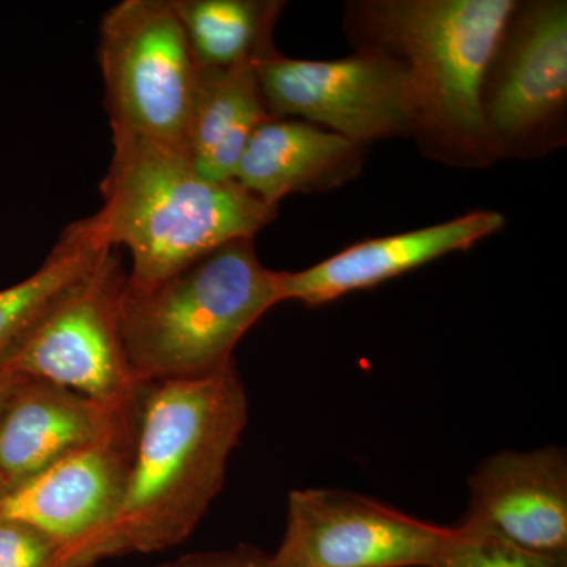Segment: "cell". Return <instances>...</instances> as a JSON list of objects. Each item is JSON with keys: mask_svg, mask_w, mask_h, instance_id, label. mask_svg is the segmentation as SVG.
<instances>
[{"mask_svg": "<svg viewBox=\"0 0 567 567\" xmlns=\"http://www.w3.org/2000/svg\"><path fill=\"white\" fill-rule=\"evenodd\" d=\"M248 416L235 363L203 379L141 386L136 450L114 527L117 557L156 554L192 536L223 491Z\"/></svg>", "mask_w": 567, "mask_h": 567, "instance_id": "1", "label": "cell"}, {"mask_svg": "<svg viewBox=\"0 0 567 567\" xmlns=\"http://www.w3.org/2000/svg\"><path fill=\"white\" fill-rule=\"evenodd\" d=\"M516 0H353L344 31L357 48L399 59L416 96L415 140L425 158L487 169L480 92Z\"/></svg>", "mask_w": 567, "mask_h": 567, "instance_id": "2", "label": "cell"}, {"mask_svg": "<svg viewBox=\"0 0 567 567\" xmlns=\"http://www.w3.org/2000/svg\"><path fill=\"white\" fill-rule=\"evenodd\" d=\"M103 205L93 213L112 248L125 246L126 282L144 286L238 238H256L278 208L235 181L204 177L185 148L112 137Z\"/></svg>", "mask_w": 567, "mask_h": 567, "instance_id": "3", "label": "cell"}, {"mask_svg": "<svg viewBox=\"0 0 567 567\" xmlns=\"http://www.w3.org/2000/svg\"><path fill=\"white\" fill-rule=\"evenodd\" d=\"M279 303L281 271L260 262L254 238L218 246L158 281H125L118 328L130 371L140 385L218 374Z\"/></svg>", "mask_w": 567, "mask_h": 567, "instance_id": "4", "label": "cell"}, {"mask_svg": "<svg viewBox=\"0 0 567 567\" xmlns=\"http://www.w3.org/2000/svg\"><path fill=\"white\" fill-rule=\"evenodd\" d=\"M112 137L186 148L199 66L173 0H122L100 24Z\"/></svg>", "mask_w": 567, "mask_h": 567, "instance_id": "5", "label": "cell"}, {"mask_svg": "<svg viewBox=\"0 0 567 567\" xmlns=\"http://www.w3.org/2000/svg\"><path fill=\"white\" fill-rule=\"evenodd\" d=\"M480 107L494 163L565 147L566 0H516L484 71Z\"/></svg>", "mask_w": 567, "mask_h": 567, "instance_id": "6", "label": "cell"}, {"mask_svg": "<svg viewBox=\"0 0 567 567\" xmlns=\"http://www.w3.org/2000/svg\"><path fill=\"white\" fill-rule=\"evenodd\" d=\"M140 393L103 435L11 488L0 503V516L51 537L66 567H93L117 557L114 527L136 450Z\"/></svg>", "mask_w": 567, "mask_h": 567, "instance_id": "7", "label": "cell"}, {"mask_svg": "<svg viewBox=\"0 0 567 567\" xmlns=\"http://www.w3.org/2000/svg\"><path fill=\"white\" fill-rule=\"evenodd\" d=\"M254 66L271 117L315 123L368 147L415 136V89L394 55L357 48L334 61H305L278 52Z\"/></svg>", "mask_w": 567, "mask_h": 567, "instance_id": "8", "label": "cell"}, {"mask_svg": "<svg viewBox=\"0 0 567 567\" xmlns=\"http://www.w3.org/2000/svg\"><path fill=\"white\" fill-rule=\"evenodd\" d=\"M126 274L112 248L59 298L2 361L9 374L70 388L103 404L140 393L123 350L118 306Z\"/></svg>", "mask_w": 567, "mask_h": 567, "instance_id": "9", "label": "cell"}, {"mask_svg": "<svg viewBox=\"0 0 567 567\" xmlns=\"http://www.w3.org/2000/svg\"><path fill=\"white\" fill-rule=\"evenodd\" d=\"M450 532L371 496L297 488L271 558L278 567H432Z\"/></svg>", "mask_w": 567, "mask_h": 567, "instance_id": "10", "label": "cell"}, {"mask_svg": "<svg viewBox=\"0 0 567 567\" xmlns=\"http://www.w3.org/2000/svg\"><path fill=\"white\" fill-rule=\"evenodd\" d=\"M470 506L458 524L567 563V453L555 445L506 450L468 480Z\"/></svg>", "mask_w": 567, "mask_h": 567, "instance_id": "11", "label": "cell"}, {"mask_svg": "<svg viewBox=\"0 0 567 567\" xmlns=\"http://www.w3.org/2000/svg\"><path fill=\"white\" fill-rule=\"evenodd\" d=\"M505 224L499 212L475 210L434 226L358 241L306 270L281 271L282 301L319 308L374 289L447 254L468 251Z\"/></svg>", "mask_w": 567, "mask_h": 567, "instance_id": "12", "label": "cell"}, {"mask_svg": "<svg viewBox=\"0 0 567 567\" xmlns=\"http://www.w3.org/2000/svg\"><path fill=\"white\" fill-rule=\"evenodd\" d=\"M134 398L103 404L55 383L11 377L0 398V475L10 491L99 439Z\"/></svg>", "mask_w": 567, "mask_h": 567, "instance_id": "13", "label": "cell"}, {"mask_svg": "<svg viewBox=\"0 0 567 567\" xmlns=\"http://www.w3.org/2000/svg\"><path fill=\"white\" fill-rule=\"evenodd\" d=\"M368 145L298 118L270 117L257 126L234 181L279 207L292 194L328 193L354 181Z\"/></svg>", "mask_w": 567, "mask_h": 567, "instance_id": "14", "label": "cell"}, {"mask_svg": "<svg viewBox=\"0 0 567 567\" xmlns=\"http://www.w3.org/2000/svg\"><path fill=\"white\" fill-rule=\"evenodd\" d=\"M270 117L251 63L199 69L186 140L189 158L204 177L234 181L252 133Z\"/></svg>", "mask_w": 567, "mask_h": 567, "instance_id": "15", "label": "cell"}, {"mask_svg": "<svg viewBox=\"0 0 567 567\" xmlns=\"http://www.w3.org/2000/svg\"><path fill=\"white\" fill-rule=\"evenodd\" d=\"M111 249L95 215L78 219L65 227L35 274L0 290V364Z\"/></svg>", "mask_w": 567, "mask_h": 567, "instance_id": "16", "label": "cell"}, {"mask_svg": "<svg viewBox=\"0 0 567 567\" xmlns=\"http://www.w3.org/2000/svg\"><path fill=\"white\" fill-rule=\"evenodd\" d=\"M200 70L230 69L278 54L281 0H173Z\"/></svg>", "mask_w": 567, "mask_h": 567, "instance_id": "17", "label": "cell"}, {"mask_svg": "<svg viewBox=\"0 0 567 567\" xmlns=\"http://www.w3.org/2000/svg\"><path fill=\"white\" fill-rule=\"evenodd\" d=\"M432 567H567V563L522 550L498 537L457 524L451 527Z\"/></svg>", "mask_w": 567, "mask_h": 567, "instance_id": "18", "label": "cell"}, {"mask_svg": "<svg viewBox=\"0 0 567 567\" xmlns=\"http://www.w3.org/2000/svg\"><path fill=\"white\" fill-rule=\"evenodd\" d=\"M0 567H66L58 544L25 522L0 516Z\"/></svg>", "mask_w": 567, "mask_h": 567, "instance_id": "19", "label": "cell"}, {"mask_svg": "<svg viewBox=\"0 0 567 567\" xmlns=\"http://www.w3.org/2000/svg\"><path fill=\"white\" fill-rule=\"evenodd\" d=\"M156 567H278L274 558L260 548L238 544L221 550L194 551Z\"/></svg>", "mask_w": 567, "mask_h": 567, "instance_id": "20", "label": "cell"}, {"mask_svg": "<svg viewBox=\"0 0 567 567\" xmlns=\"http://www.w3.org/2000/svg\"><path fill=\"white\" fill-rule=\"evenodd\" d=\"M11 377L13 375L0 369V398H2L3 391L7 390V386H9V383L11 382Z\"/></svg>", "mask_w": 567, "mask_h": 567, "instance_id": "21", "label": "cell"}, {"mask_svg": "<svg viewBox=\"0 0 567 567\" xmlns=\"http://www.w3.org/2000/svg\"><path fill=\"white\" fill-rule=\"evenodd\" d=\"M9 484H7V481L3 480L2 475H0V503H2V499L6 498L7 494H9Z\"/></svg>", "mask_w": 567, "mask_h": 567, "instance_id": "22", "label": "cell"}]
</instances>
